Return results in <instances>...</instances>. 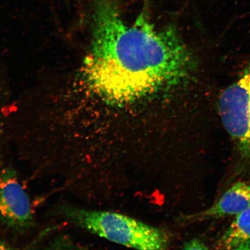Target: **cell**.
<instances>
[{
	"mask_svg": "<svg viewBox=\"0 0 250 250\" xmlns=\"http://www.w3.org/2000/svg\"><path fill=\"white\" fill-rule=\"evenodd\" d=\"M182 249L186 250H204L208 248L202 240L195 238L186 242Z\"/></svg>",
	"mask_w": 250,
	"mask_h": 250,
	"instance_id": "52a82bcc",
	"label": "cell"
},
{
	"mask_svg": "<svg viewBox=\"0 0 250 250\" xmlns=\"http://www.w3.org/2000/svg\"><path fill=\"white\" fill-rule=\"evenodd\" d=\"M54 213L75 226L127 248L153 250L169 246L163 230L118 212L64 204L56 207Z\"/></svg>",
	"mask_w": 250,
	"mask_h": 250,
	"instance_id": "7a4b0ae2",
	"label": "cell"
},
{
	"mask_svg": "<svg viewBox=\"0 0 250 250\" xmlns=\"http://www.w3.org/2000/svg\"><path fill=\"white\" fill-rule=\"evenodd\" d=\"M0 220L16 234L29 232L34 224L30 200L17 172L6 167L0 170Z\"/></svg>",
	"mask_w": 250,
	"mask_h": 250,
	"instance_id": "277c9868",
	"label": "cell"
},
{
	"mask_svg": "<svg viewBox=\"0 0 250 250\" xmlns=\"http://www.w3.org/2000/svg\"><path fill=\"white\" fill-rule=\"evenodd\" d=\"M14 248L11 246L9 243L3 240H0V250H8L12 249Z\"/></svg>",
	"mask_w": 250,
	"mask_h": 250,
	"instance_id": "30bf717a",
	"label": "cell"
},
{
	"mask_svg": "<svg viewBox=\"0 0 250 250\" xmlns=\"http://www.w3.org/2000/svg\"><path fill=\"white\" fill-rule=\"evenodd\" d=\"M235 250H250V239L240 244Z\"/></svg>",
	"mask_w": 250,
	"mask_h": 250,
	"instance_id": "9c48e42d",
	"label": "cell"
},
{
	"mask_svg": "<svg viewBox=\"0 0 250 250\" xmlns=\"http://www.w3.org/2000/svg\"><path fill=\"white\" fill-rule=\"evenodd\" d=\"M218 111L225 129L242 154L250 156V62L221 93Z\"/></svg>",
	"mask_w": 250,
	"mask_h": 250,
	"instance_id": "3957f363",
	"label": "cell"
},
{
	"mask_svg": "<svg viewBox=\"0 0 250 250\" xmlns=\"http://www.w3.org/2000/svg\"><path fill=\"white\" fill-rule=\"evenodd\" d=\"M250 207V184L237 183L228 189L211 207L196 213L179 218L181 224L198 223L236 215Z\"/></svg>",
	"mask_w": 250,
	"mask_h": 250,
	"instance_id": "5b68a950",
	"label": "cell"
},
{
	"mask_svg": "<svg viewBox=\"0 0 250 250\" xmlns=\"http://www.w3.org/2000/svg\"><path fill=\"white\" fill-rule=\"evenodd\" d=\"M250 239V207L235 215L232 223L216 244L218 249L235 250L240 244Z\"/></svg>",
	"mask_w": 250,
	"mask_h": 250,
	"instance_id": "8992f818",
	"label": "cell"
},
{
	"mask_svg": "<svg viewBox=\"0 0 250 250\" xmlns=\"http://www.w3.org/2000/svg\"><path fill=\"white\" fill-rule=\"evenodd\" d=\"M92 5L93 39L84 73L102 99L133 102L191 74L192 56L174 31L157 29L145 13L126 23L120 0H92Z\"/></svg>",
	"mask_w": 250,
	"mask_h": 250,
	"instance_id": "6da1fadb",
	"label": "cell"
},
{
	"mask_svg": "<svg viewBox=\"0 0 250 250\" xmlns=\"http://www.w3.org/2000/svg\"><path fill=\"white\" fill-rule=\"evenodd\" d=\"M51 246H54V248H53V249H62V246H63L62 249H67V246L68 249H71L69 246H74V244L72 242L70 243V241H67V239L64 237V238H61L56 240V241L52 244Z\"/></svg>",
	"mask_w": 250,
	"mask_h": 250,
	"instance_id": "ba28073f",
	"label": "cell"
}]
</instances>
